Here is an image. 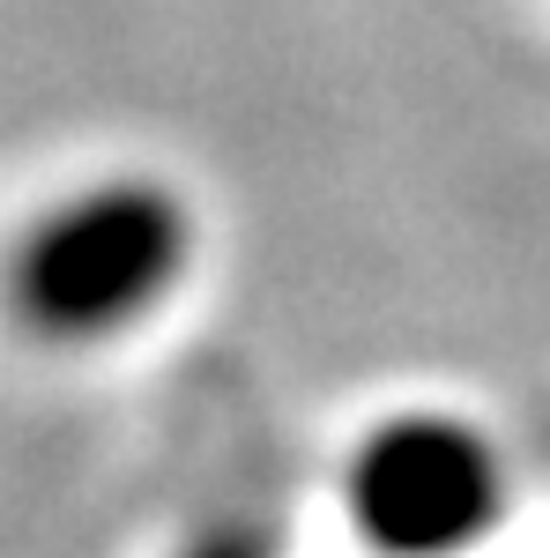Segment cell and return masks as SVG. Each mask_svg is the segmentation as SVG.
I'll use <instances>...</instances> for the list:
<instances>
[{"mask_svg": "<svg viewBox=\"0 0 550 558\" xmlns=\"http://www.w3.org/2000/svg\"><path fill=\"white\" fill-rule=\"evenodd\" d=\"M179 558H276V529H260V521H223L209 536H194Z\"/></svg>", "mask_w": 550, "mask_h": 558, "instance_id": "cell-3", "label": "cell"}, {"mask_svg": "<svg viewBox=\"0 0 550 558\" xmlns=\"http://www.w3.org/2000/svg\"><path fill=\"white\" fill-rule=\"evenodd\" d=\"M186 254H194V223L179 194H164L157 179H105L60 202L23 239L15 299L30 328L60 343H97L164 299L186 276Z\"/></svg>", "mask_w": 550, "mask_h": 558, "instance_id": "cell-1", "label": "cell"}, {"mask_svg": "<svg viewBox=\"0 0 550 558\" xmlns=\"http://www.w3.org/2000/svg\"><path fill=\"white\" fill-rule=\"evenodd\" d=\"M342 507L380 558H462L506 514V462L462 417H387L357 439Z\"/></svg>", "mask_w": 550, "mask_h": 558, "instance_id": "cell-2", "label": "cell"}]
</instances>
